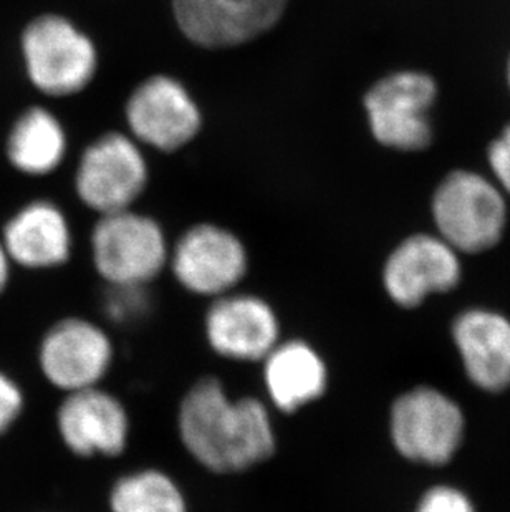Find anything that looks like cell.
<instances>
[{
  "label": "cell",
  "instance_id": "cb8c5ba5",
  "mask_svg": "<svg viewBox=\"0 0 510 512\" xmlns=\"http://www.w3.org/2000/svg\"><path fill=\"white\" fill-rule=\"evenodd\" d=\"M10 269H12V262H10L7 252H5L4 244L0 241V297L9 287Z\"/></svg>",
  "mask_w": 510,
  "mask_h": 512
},
{
  "label": "cell",
  "instance_id": "52a82bcc",
  "mask_svg": "<svg viewBox=\"0 0 510 512\" xmlns=\"http://www.w3.org/2000/svg\"><path fill=\"white\" fill-rule=\"evenodd\" d=\"M168 267L186 292L212 300L239 289L249 271V254L234 232L198 224L169 251Z\"/></svg>",
  "mask_w": 510,
  "mask_h": 512
},
{
  "label": "cell",
  "instance_id": "603a6c76",
  "mask_svg": "<svg viewBox=\"0 0 510 512\" xmlns=\"http://www.w3.org/2000/svg\"><path fill=\"white\" fill-rule=\"evenodd\" d=\"M487 158L499 183L497 186L510 196V125L492 141Z\"/></svg>",
  "mask_w": 510,
  "mask_h": 512
},
{
  "label": "cell",
  "instance_id": "7a4b0ae2",
  "mask_svg": "<svg viewBox=\"0 0 510 512\" xmlns=\"http://www.w3.org/2000/svg\"><path fill=\"white\" fill-rule=\"evenodd\" d=\"M431 213L438 236L459 254L491 251L507 228L504 191L474 171L449 173L434 191Z\"/></svg>",
  "mask_w": 510,
  "mask_h": 512
},
{
  "label": "cell",
  "instance_id": "8fae6325",
  "mask_svg": "<svg viewBox=\"0 0 510 512\" xmlns=\"http://www.w3.org/2000/svg\"><path fill=\"white\" fill-rule=\"evenodd\" d=\"M55 425L63 446L78 458H116L130 445V413L102 385L65 393Z\"/></svg>",
  "mask_w": 510,
  "mask_h": 512
},
{
  "label": "cell",
  "instance_id": "d4e9b609",
  "mask_svg": "<svg viewBox=\"0 0 510 512\" xmlns=\"http://www.w3.org/2000/svg\"><path fill=\"white\" fill-rule=\"evenodd\" d=\"M507 80H509V87H510V58H509V67H507Z\"/></svg>",
  "mask_w": 510,
  "mask_h": 512
},
{
  "label": "cell",
  "instance_id": "9a60e30c",
  "mask_svg": "<svg viewBox=\"0 0 510 512\" xmlns=\"http://www.w3.org/2000/svg\"><path fill=\"white\" fill-rule=\"evenodd\" d=\"M126 118L138 140L158 150L186 145L201 126V115L181 83L158 75L131 95Z\"/></svg>",
  "mask_w": 510,
  "mask_h": 512
},
{
  "label": "cell",
  "instance_id": "2e32d148",
  "mask_svg": "<svg viewBox=\"0 0 510 512\" xmlns=\"http://www.w3.org/2000/svg\"><path fill=\"white\" fill-rule=\"evenodd\" d=\"M260 363L269 406L284 415L299 413L327 393V362L307 340H280Z\"/></svg>",
  "mask_w": 510,
  "mask_h": 512
},
{
  "label": "cell",
  "instance_id": "5bb4252c",
  "mask_svg": "<svg viewBox=\"0 0 510 512\" xmlns=\"http://www.w3.org/2000/svg\"><path fill=\"white\" fill-rule=\"evenodd\" d=\"M451 337L467 380L481 392L499 395L510 388V319L486 307L456 315Z\"/></svg>",
  "mask_w": 510,
  "mask_h": 512
},
{
  "label": "cell",
  "instance_id": "7402d4cb",
  "mask_svg": "<svg viewBox=\"0 0 510 512\" xmlns=\"http://www.w3.org/2000/svg\"><path fill=\"white\" fill-rule=\"evenodd\" d=\"M108 314L116 322H128L143 314L146 307V289L138 287H108Z\"/></svg>",
  "mask_w": 510,
  "mask_h": 512
},
{
  "label": "cell",
  "instance_id": "5b68a950",
  "mask_svg": "<svg viewBox=\"0 0 510 512\" xmlns=\"http://www.w3.org/2000/svg\"><path fill=\"white\" fill-rule=\"evenodd\" d=\"M22 50L30 80L53 97L80 92L97 70L92 40L58 15H45L29 24Z\"/></svg>",
  "mask_w": 510,
  "mask_h": 512
},
{
  "label": "cell",
  "instance_id": "44dd1931",
  "mask_svg": "<svg viewBox=\"0 0 510 512\" xmlns=\"http://www.w3.org/2000/svg\"><path fill=\"white\" fill-rule=\"evenodd\" d=\"M24 410V390L9 373L0 370V438L14 428Z\"/></svg>",
  "mask_w": 510,
  "mask_h": 512
},
{
  "label": "cell",
  "instance_id": "9c48e42d",
  "mask_svg": "<svg viewBox=\"0 0 510 512\" xmlns=\"http://www.w3.org/2000/svg\"><path fill=\"white\" fill-rule=\"evenodd\" d=\"M203 330L212 352L231 362L260 363L282 340L274 305L260 295L239 290L211 300Z\"/></svg>",
  "mask_w": 510,
  "mask_h": 512
},
{
  "label": "cell",
  "instance_id": "ac0fdd59",
  "mask_svg": "<svg viewBox=\"0 0 510 512\" xmlns=\"http://www.w3.org/2000/svg\"><path fill=\"white\" fill-rule=\"evenodd\" d=\"M65 146L67 140L57 118L44 108H34L15 123L7 153L17 170L45 174L60 165Z\"/></svg>",
  "mask_w": 510,
  "mask_h": 512
},
{
  "label": "cell",
  "instance_id": "277c9868",
  "mask_svg": "<svg viewBox=\"0 0 510 512\" xmlns=\"http://www.w3.org/2000/svg\"><path fill=\"white\" fill-rule=\"evenodd\" d=\"M168 241L154 219L131 209L100 216L92 232V261L108 287L148 289L168 267Z\"/></svg>",
  "mask_w": 510,
  "mask_h": 512
},
{
  "label": "cell",
  "instance_id": "3957f363",
  "mask_svg": "<svg viewBox=\"0 0 510 512\" xmlns=\"http://www.w3.org/2000/svg\"><path fill=\"white\" fill-rule=\"evenodd\" d=\"M466 425L458 401L429 385L401 393L391 405V443L409 463L433 468L451 463L466 438Z\"/></svg>",
  "mask_w": 510,
  "mask_h": 512
},
{
  "label": "cell",
  "instance_id": "ffe728a7",
  "mask_svg": "<svg viewBox=\"0 0 510 512\" xmlns=\"http://www.w3.org/2000/svg\"><path fill=\"white\" fill-rule=\"evenodd\" d=\"M414 512H476L472 499L458 486L436 484L424 491Z\"/></svg>",
  "mask_w": 510,
  "mask_h": 512
},
{
  "label": "cell",
  "instance_id": "30bf717a",
  "mask_svg": "<svg viewBox=\"0 0 510 512\" xmlns=\"http://www.w3.org/2000/svg\"><path fill=\"white\" fill-rule=\"evenodd\" d=\"M461 254L438 234H413L386 257L381 281L391 302L418 309L431 295L448 294L461 284Z\"/></svg>",
  "mask_w": 510,
  "mask_h": 512
},
{
  "label": "cell",
  "instance_id": "d6986e66",
  "mask_svg": "<svg viewBox=\"0 0 510 512\" xmlns=\"http://www.w3.org/2000/svg\"><path fill=\"white\" fill-rule=\"evenodd\" d=\"M111 512H188L181 484L159 468H143L116 479L108 496Z\"/></svg>",
  "mask_w": 510,
  "mask_h": 512
},
{
  "label": "cell",
  "instance_id": "7c38bea8",
  "mask_svg": "<svg viewBox=\"0 0 510 512\" xmlns=\"http://www.w3.org/2000/svg\"><path fill=\"white\" fill-rule=\"evenodd\" d=\"M148 181L145 158L126 136L111 133L83 155L77 173L78 196L100 216L131 209Z\"/></svg>",
  "mask_w": 510,
  "mask_h": 512
},
{
  "label": "cell",
  "instance_id": "ba28073f",
  "mask_svg": "<svg viewBox=\"0 0 510 512\" xmlns=\"http://www.w3.org/2000/svg\"><path fill=\"white\" fill-rule=\"evenodd\" d=\"M115 347L102 325L83 317L58 320L40 340L37 360L45 380L63 393L100 387Z\"/></svg>",
  "mask_w": 510,
  "mask_h": 512
},
{
  "label": "cell",
  "instance_id": "4fadbf2b",
  "mask_svg": "<svg viewBox=\"0 0 510 512\" xmlns=\"http://www.w3.org/2000/svg\"><path fill=\"white\" fill-rule=\"evenodd\" d=\"M289 0H174V14L188 39L203 47H232L264 34Z\"/></svg>",
  "mask_w": 510,
  "mask_h": 512
},
{
  "label": "cell",
  "instance_id": "6da1fadb",
  "mask_svg": "<svg viewBox=\"0 0 510 512\" xmlns=\"http://www.w3.org/2000/svg\"><path fill=\"white\" fill-rule=\"evenodd\" d=\"M176 428L186 453L212 474L246 473L277 451L270 406L260 398L231 397L216 377L201 378L184 393Z\"/></svg>",
  "mask_w": 510,
  "mask_h": 512
},
{
  "label": "cell",
  "instance_id": "8992f818",
  "mask_svg": "<svg viewBox=\"0 0 510 512\" xmlns=\"http://www.w3.org/2000/svg\"><path fill=\"white\" fill-rule=\"evenodd\" d=\"M438 97L433 78L423 72H396L383 78L365 97L371 133L381 145L421 151L433 140L429 110Z\"/></svg>",
  "mask_w": 510,
  "mask_h": 512
},
{
  "label": "cell",
  "instance_id": "e0dca14e",
  "mask_svg": "<svg viewBox=\"0 0 510 512\" xmlns=\"http://www.w3.org/2000/svg\"><path fill=\"white\" fill-rule=\"evenodd\" d=\"M5 252L12 264L49 271L70 261L72 232L55 204L37 201L20 209L4 228Z\"/></svg>",
  "mask_w": 510,
  "mask_h": 512
}]
</instances>
